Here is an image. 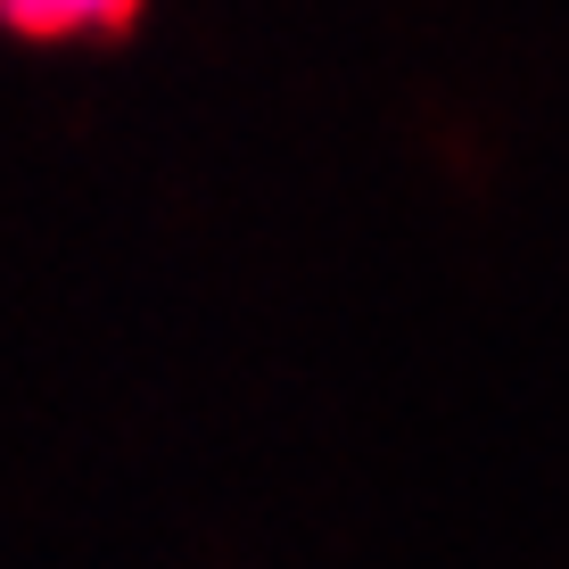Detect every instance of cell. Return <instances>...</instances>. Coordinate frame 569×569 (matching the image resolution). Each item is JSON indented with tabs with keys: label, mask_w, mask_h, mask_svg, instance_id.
I'll return each instance as SVG.
<instances>
[{
	"label": "cell",
	"mask_w": 569,
	"mask_h": 569,
	"mask_svg": "<svg viewBox=\"0 0 569 569\" xmlns=\"http://www.w3.org/2000/svg\"><path fill=\"white\" fill-rule=\"evenodd\" d=\"M141 0H0V26L42 33V42H74V33H116L132 26Z\"/></svg>",
	"instance_id": "1"
}]
</instances>
